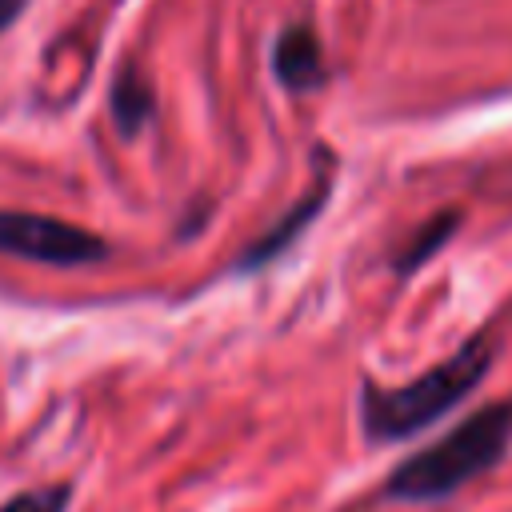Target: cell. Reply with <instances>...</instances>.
Instances as JSON below:
<instances>
[{
    "instance_id": "3957f363",
    "label": "cell",
    "mask_w": 512,
    "mask_h": 512,
    "mask_svg": "<svg viewBox=\"0 0 512 512\" xmlns=\"http://www.w3.org/2000/svg\"><path fill=\"white\" fill-rule=\"evenodd\" d=\"M108 244L68 220L44 216V212H16L0 208V256L32 260V264H56V268H80L104 260Z\"/></svg>"
},
{
    "instance_id": "52a82bcc",
    "label": "cell",
    "mask_w": 512,
    "mask_h": 512,
    "mask_svg": "<svg viewBox=\"0 0 512 512\" xmlns=\"http://www.w3.org/2000/svg\"><path fill=\"white\" fill-rule=\"evenodd\" d=\"M456 232V212H440L436 220H428L404 248H400V256H396V268L400 272H412V268H420L428 256H436L440 252V244L448 240Z\"/></svg>"
},
{
    "instance_id": "6da1fadb",
    "label": "cell",
    "mask_w": 512,
    "mask_h": 512,
    "mask_svg": "<svg viewBox=\"0 0 512 512\" xmlns=\"http://www.w3.org/2000/svg\"><path fill=\"white\" fill-rule=\"evenodd\" d=\"M508 448H512V400H500V404H488V408L464 416L440 440H432L428 448L400 460L388 472L380 496L396 500V504L448 500L464 484L492 472L508 456Z\"/></svg>"
},
{
    "instance_id": "277c9868",
    "label": "cell",
    "mask_w": 512,
    "mask_h": 512,
    "mask_svg": "<svg viewBox=\"0 0 512 512\" xmlns=\"http://www.w3.org/2000/svg\"><path fill=\"white\" fill-rule=\"evenodd\" d=\"M272 68H276V80L288 88V92H312L324 84V48L316 40L312 28L296 24V28H284L276 48H272Z\"/></svg>"
},
{
    "instance_id": "9c48e42d",
    "label": "cell",
    "mask_w": 512,
    "mask_h": 512,
    "mask_svg": "<svg viewBox=\"0 0 512 512\" xmlns=\"http://www.w3.org/2000/svg\"><path fill=\"white\" fill-rule=\"evenodd\" d=\"M24 4H28V0H0V32H4L20 12H24Z\"/></svg>"
},
{
    "instance_id": "ba28073f",
    "label": "cell",
    "mask_w": 512,
    "mask_h": 512,
    "mask_svg": "<svg viewBox=\"0 0 512 512\" xmlns=\"http://www.w3.org/2000/svg\"><path fill=\"white\" fill-rule=\"evenodd\" d=\"M72 500L68 484H48V488H24L16 492L8 504H0V512H64Z\"/></svg>"
},
{
    "instance_id": "8992f818",
    "label": "cell",
    "mask_w": 512,
    "mask_h": 512,
    "mask_svg": "<svg viewBox=\"0 0 512 512\" xmlns=\"http://www.w3.org/2000/svg\"><path fill=\"white\" fill-rule=\"evenodd\" d=\"M112 112H116V124L124 128V132H136L148 116H152V88L128 68L120 80H116V88H112Z\"/></svg>"
},
{
    "instance_id": "5b68a950",
    "label": "cell",
    "mask_w": 512,
    "mask_h": 512,
    "mask_svg": "<svg viewBox=\"0 0 512 512\" xmlns=\"http://www.w3.org/2000/svg\"><path fill=\"white\" fill-rule=\"evenodd\" d=\"M324 200H328V180H320V184H312L308 188V196H300L296 200V208L288 212V216H280L276 220V228H268L256 244H248L244 252H240V272H248V268H260V264H268V260H276L308 224H312V216L324 208Z\"/></svg>"
},
{
    "instance_id": "7a4b0ae2",
    "label": "cell",
    "mask_w": 512,
    "mask_h": 512,
    "mask_svg": "<svg viewBox=\"0 0 512 512\" xmlns=\"http://www.w3.org/2000/svg\"><path fill=\"white\" fill-rule=\"evenodd\" d=\"M488 368H492V344H488V336H472L448 360H440L436 368L420 372L416 380H408L400 388H384V384L368 380L360 388L364 436L372 444H396V440L424 432L428 424L448 416L460 400H468L480 388V380L488 376Z\"/></svg>"
}]
</instances>
